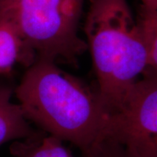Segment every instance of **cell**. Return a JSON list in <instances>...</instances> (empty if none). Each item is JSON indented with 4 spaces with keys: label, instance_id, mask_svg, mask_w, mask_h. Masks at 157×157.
<instances>
[{
    "label": "cell",
    "instance_id": "cell-8",
    "mask_svg": "<svg viewBox=\"0 0 157 157\" xmlns=\"http://www.w3.org/2000/svg\"><path fill=\"white\" fill-rule=\"evenodd\" d=\"M136 23L146 52L147 68L157 70V10L141 5Z\"/></svg>",
    "mask_w": 157,
    "mask_h": 157
},
{
    "label": "cell",
    "instance_id": "cell-10",
    "mask_svg": "<svg viewBox=\"0 0 157 157\" xmlns=\"http://www.w3.org/2000/svg\"><path fill=\"white\" fill-rule=\"evenodd\" d=\"M142 6L151 10H157V0H140Z\"/></svg>",
    "mask_w": 157,
    "mask_h": 157
},
{
    "label": "cell",
    "instance_id": "cell-2",
    "mask_svg": "<svg viewBox=\"0 0 157 157\" xmlns=\"http://www.w3.org/2000/svg\"><path fill=\"white\" fill-rule=\"evenodd\" d=\"M84 31L109 116L147 68L146 50L127 0H88Z\"/></svg>",
    "mask_w": 157,
    "mask_h": 157
},
{
    "label": "cell",
    "instance_id": "cell-5",
    "mask_svg": "<svg viewBox=\"0 0 157 157\" xmlns=\"http://www.w3.org/2000/svg\"><path fill=\"white\" fill-rule=\"evenodd\" d=\"M36 59V52L25 43L14 25L0 18V74L9 75L17 64L29 68Z\"/></svg>",
    "mask_w": 157,
    "mask_h": 157
},
{
    "label": "cell",
    "instance_id": "cell-1",
    "mask_svg": "<svg viewBox=\"0 0 157 157\" xmlns=\"http://www.w3.org/2000/svg\"><path fill=\"white\" fill-rule=\"evenodd\" d=\"M14 93L23 116L39 129L86 152L97 141L108 114L96 88L36 58Z\"/></svg>",
    "mask_w": 157,
    "mask_h": 157
},
{
    "label": "cell",
    "instance_id": "cell-7",
    "mask_svg": "<svg viewBox=\"0 0 157 157\" xmlns=\"http://www.w3.org/2000/svg\"><path fill=\"white\" fill-rule=\"evenodd\" d=\"M10 152L14 157H74L62 140L42 129L15 140L10 147Z\"/></svg>",
    "mask_w": 157,
    "mask_h": 157
},
{
    "label": "cell",
    "instance_id": "cell-9",
    "mask_svg": "<svg viewBox=\"0 0 157 157\" xmlns=\"http://www.w3.org/2000/svg\"><path fill=\"white\" fill-rule=\"evenodd\" d=\"M82 155L84 157H131L122 146L108 139L97 140Z\"/></svg>",
    "mask_w": 157,
    "mask_h": 157
},
{
    "label": "cell",
    "instance_id": "cell-4",
    "mask_svg": "<svg viewBox=\"0 0 157 157\" xmlns=\"http://www.w3.org/2000/svg\"><path fill=\"white\" fill-rule=\"evenodd\" d=\"M108 116L98 140L118 143L131 157H157V70L147 68Z\"/></svg>",
    "mask_w": 157,
    "mask_h": 157
},
{
    "label": "cell",
    "instance_id": "cell-3",
    "mask_svg": "<svg viewBox=\"0 0 157 157\" xmlns=\"http://www.w3.org/2000/svg\"><path fill=\"white\" fill-rule=\"evenodd\" d=\"M85 0H0V18L14 25L36 58L74 66L87 50L78 35Z\"/></svg>",
    "mask_w": 157,
    "mask_h": 157
},
{
    "label": "cell",
    "instance_id": "cell-6",
    "mask_svg": "<svg viewBox=\"0 0 157 157\" xmlns=\"http://www.w3.org/2000/svg\"><path fill=\"white\" fill-rule=\"evenodd\" d=\"M14 89L0 82V146L10 141L30 136L34 132L18 104L11 101Z\"/></svg>",
    "mask_w": 157,
    "mask_h": 157
}]
</instances>
